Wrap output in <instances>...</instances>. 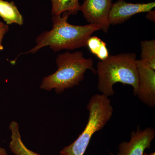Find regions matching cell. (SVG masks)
<instances>
[{"label":"cell","mask_w":155,"mask_h":155,"mask_svg":"<svg viewBox=\"0 0 155 155\" xmlns=\"http://www.w3.org/2000/svg\"><path fill=\"white\" fill-rule=\"evenodd\" d=\"M70 14L64 13L61 15L52 16V28L45 31L37 37L35 46L21 54H35L41 49L49 47L53 51L62 50H72L87 47L90 37L95 31L101 30L99 25L89 24L86 25H72L68 22Z\"/></svg>","instance_id":"obj_1"},{"label":"cell","mask_w":155,"mask_h":155,"mask_svg":"<svg viewBox=\"0 0 155 155\" xmlns=\"http://www.w3.org/2000/svg\"><path fill=\"white\" fill-rule=\"evenodd\" d=\"M137 61L135 54L128 53L109 55L98 62L97 89L101 94L108 97L114 95V84L121 83L132 86L133 94L137 96L139 84Z\"/></svg>","instance_id":"obj_2"},{"label":"cell","mask_w":155,"mask_h":155,"mask_svg":"<svg viewBox=\"0 0 155 155\" xmlns=\"http://www.w3.org/2000/svg\"><path fill=\"white\" fill-rule=\"evenodd\" d=\"M56 63L57 71L43 78L40 86L41 89L47 91L54 89L57 94H61L66 90L78 86L84 78L87 70L97 74L92 59L84 58L81 51L60 54Z\"/></svg>","instance_id":"obj_3"},{"label":"cell","mask_w":155,"mask_h":155,"mask_svg":"<svg viewBox=\"0 0 155 155\" xmlns=\"http://www.w3.org/2000/svg\"><path fill=\"white\" fill-rule=\"evenodd\" d=\"M87 108L89 116L86 127L75 141L60 151L59 155H84L92 137L104 128L114 112L110 100L102 94L91 97Z\"/></svg>","instance_id":"obj_4"},{"label":"cell","mask_w":155,"mask_h":155,"mask_svg":"<svg viewBox=\"0 0 155 155\" xmlns=\"http://www.w3.org/2000/svg\"><path fill=\"white\" fill-rule=\"evenodd\" d=\"M112 5V0H84L79 11L90 24L99 25L107 33L110 25L108 17Z\"/></svg>","instance_id":"obj_5"},{"label":"cell","mask_w":155,"mask_h":155,"mask_svg":"<svg viewBox=\"0 0 155 155\" xmlns=\"http://www.w3.org/2000/svg\"><path fill=\"white\" fill-rule=\"evenodd\" d=\"M155 137V130L153 127L141 130L138 127L136 130L131 132L130 141H123L119 144L116 154L110 153L111 155H143L145 150L150 147Z\"/></svg>","instance_id":"obj_6"},{"label":"cell","mask_w":155,"mask_h":155,"mask_svg":"<svg viewBox=\"0 0 155 155\" xmlns=\"http://www.w3.org/2000/svg\"><path fill=\"white\" fill-rule=\"evenodd\" d=\"M155 7V2L147 3H127L125 0H118L113 4L109 13L110 25L121 24L132 16L140 13L149 12Z\"/></svg>","instance_id":"obj_7"},{"label":"cell","mask_w":155,"mask_h":155,"mask_svg":"<svg viewBox=\"0 0 155 155\" xmlns=\"http://www.w3.org/2000/svg\"><path fill=\"white\" fill-rule=\"evenodd\" d=\"M138 73L137 97L140 101L151 108L155 107V70L137 61Z\"/></svg>","instance_id":"obj_8"},{"label":"cell","mask_w":155,"mask_h":155,"mask_svg":"<svg viewBox=\"0 0 155 155\" xmlns=\"http://www.w3.org/2000/svg\"><path fill=\"white\" fill-rule=\"evenodd\" d=\"M11 130L10 150L15 155H41L28 148L22 141L19 131V125L17 122L12 121L9 125Z\"/></svg>","instance_id":"obj_9"},{"label":"cell","mask_w":155,"mask_h":155,"mask_svg":"<svg viewBox=\"0 0 155 155\" xmlns=\"http://www.w3.org/2000/svg\"><path fill=\"white\" fill-rule=\"evenodd\" d=\"M0 17L8 25L16 24L23 25L24 19L15 3L0 0Z\"/></svg>","instance_id":"obj_10"},{"label":"cell","mask_w":155,"mask_h":155,"mask_svg":"<svg viewBox=\"0 0 155 155\" xmlns=\"http://www.w3.org/2000/svg\"><path fill=\"white\" fill-rule=\"evenodd\" d=\"M52 16L61 15L64 13L75 15L79 11V0H51Z\"/></svg>","instance_id":"obj_11"},{"label":"cell","mask_w":155,"mask_h":155,"mask_svg":"<svg viewBox=\"0 0 155 155\" xmlns=\"http://www.w3.org/2000/svg\"><path fill=\"white\" fill-rule=\"evenodd\" d=\"M93 54L101 61H103L109 56V51L105 42L97 36H91L87 43V47Z\"/></svg>","instance_id":"obj_12"},{"label":"cell","mask_w":155,"mask_h":155,"mask_svg":"<svg viewBox=\"0 0 155 155\" xmlns=\"http://www.w3.org/2000/svg\"><path fill=\"white\" fill-rule=\"evenodd\" d=\"M141 54L140 61L155 70V40L141 41Z\"/></svg>","instance_id":"obj_13"},{"label":"cell","mask_w":155,"mask_h":155,"mask_svg":"<svg viewBox=\"0 0 155 155\" xmlns=\"http://www.w3.org/2000/svg\"><path fill=\"white\" fill-rule=\"evenodd\" d=\"M8 31V25L0 21V51H2L4 49V46L3 45V39Z\"/></svg>","instance_id":"obj_14"},{"label":"cell","mask_w":155,"mask_h":155,"mask_svg":"<svg viewBox=\"0 0 155 155\" xmlns=\"http://www.w3.org/2000/svg\"><path fill=\"white\" fill-rule=\"evenodd\" d=\"M146 18L150 21H152L153 22H155V11H152L147 12V14L146 16Z\"/></svg>","instance_id":"obj_15"},{"label":"cell","mask_w":155,"mask_h":155,"mask_svg":"<svg viewBox=\"0 0 155 155\" xmlns=\"http://www.w3.org/2000/svg\"><path fill=\"white\" fill-rule=\"evenodd\" d=\"M0 155H9L6 150L0 146Z\"/></svg>","instance_id":"obj_16"},{"label":"cell","mask_w":155,"mask_h":155,"mask_svg":"<svg viewBox=\"0 0 155 155\" xmlns=\"http://www.w3.org/2000/svg\"><path fill=\"white\" fill-rule=\"evenodd\" d=\"M143 155H155V153L153 152L150 154H147V153H146L144 152L143 153Z\"/></svg>","instance_id":"obj_17"}]
</instances>
